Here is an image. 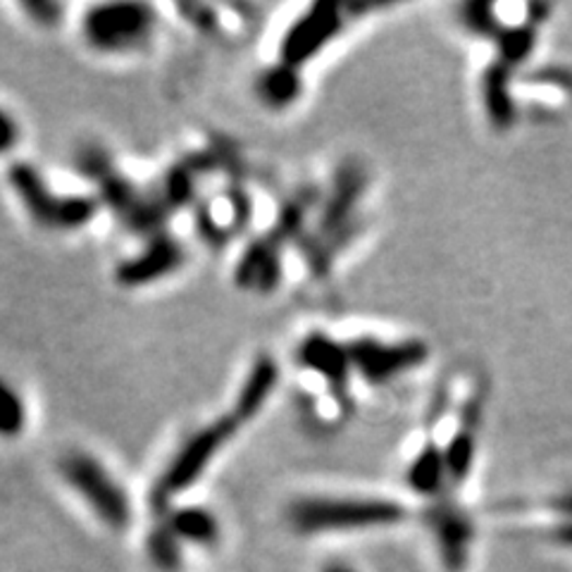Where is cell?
Returning a JSON list of instances; mask_svg holds the SVG:
<instances>
[{"label":"cell","instance_id":"obj_1","mask_svg":"<svg viewBox=\"0 0 572 572\" xmlns=\"http://www.w3.org/2000/svg\"><path fill=\"white\" fill-rule=\"evenodd\" d=\"M74 167L79 170V175L98 186L101 203L108 206L129 232L149 238L165 232L163 224L170 212L157 201L155 194H145L135 182L127 179L115 167L108 151H103L101 145H82L74 155Z\"/></svg>","mask_w":572,"mask_h":572},{"label":"cell","instance_id":"obj_2","mask_svg":"<svg viewBox=\"0 0 572 572\" xmlns=\"http://www.w3.org/2000/svg\"><path fill=\"white\" fill-rule=\"evenodd\" d=\"M8 182L26 215L48 232H79L98 212L96 198L56 194L42 172L30 163H12Z\"/></svg>","mask_w":572,"mask_h":572},{"label":"cell","instance_id":"obj_3","mask_svg":"<svg viewBox=\"0 0 572 572\" xmlns=\"http://www.w3.org/2000/svg\"><path fill=\"white\" fill-rule=\"evenodd\" d=\"M289 521L303 535L392 527L406 521V509L389 499H303L291 505Z\"/></svg>","mask_w":572,"mask_h":572},{"label":"cell","instance_id":"obj_4","mask_svg":"<svg viewBox=\"0 0 572 572\" xmlns=\"http://www.w3.org/2000/svg\"><path fill=\"white\" fill-rule=\"evenodd\" d=\"M236 428L238 422L232 416H224L186 439V442L177 448V454L167 463L161 480L155 482L151 497L153 503L163 509V505H167L172 499L179 497L182 491H186L201 480L203 472L208 470V465L220 454L222 446L234 436Z\"/></svg>","mask_w":572,"mask_h":572},{"label":"cell","instance_id":"obj_5","mask_svg":"<svg viewBox=\"0 0 572 572\" xmlns=\"http://www.w3.org/2000/svg\"><path fill=\"white\" fill-rule=\"evenodd\" d=\"M62 480L79 494L103 525L122 529L131 521V503L108 468L86 451H70L60 460Z\"/></svg>","mask_w":572,"mask_h":572},{"label":"cell","instance_id":"obj_6","mask_svg":"<svg viewBox=\"0 0 572 572\" xmlns=\"http://www.w3.org/2000/svg\"><path fill=\"white\" fill-rule=\"evenodd\" d=\"M155 10L145 3H103L84 15V36L89 46L103 52L139 50L151 42Z\"/></svg>","mask_w":572,"mask_h":572},{"label":"cell","instance_id":"obj_7","mask_svg":"<svg viewBox=\"0 0 572 572\" xmlns=\"http://www.w3.org/2000/svg\"><path fill=\"white\" fill-rule=\"evenodd\" d=\"M367 189V172L361 163L349 161L339 167L331 182V189L320 208V218H317L315 236L335 253L341 246L349 244V238L358 232V224L353 215L358 206H361Z\"/></svg>","mask_w":572,"mask_h":572},{"label":"cell","instance_id":"obj_8","mask_svg":"<svg viewBox=\"0 0 572 572\" xmlns=\"http://www.w3.org/2000/svg\"><path fill=\"white\" fill-rule=\"evenodd\" d=\"M349 346L353 372H358L372 387H384L394 380L424 365L430 349L424 341H384L377 337H358Z\"/></svg>","mask_w":572,"mask_h":572},{"label":"cell","instance_id":"obj_9","mask_svg":"<svg viewBox=\"0 0 572 572\" xmlns=\"http://www.w3.org/2000/svg\"><path fill=\"white\" fill-rule=\"evenodd\" d=\"M343 8L337 3H315L289 26L279 44V62L301 70L313 62L343 30Z\"/></svg>","mask_w":572,"mask_h":572},{"label":"cell","instance_id":"obj_10","mask_svg":"<svg viewBox=\"0 0 572 572\" xmlns=\"http://www.w3.org/2000/svg\"><path fill=\"white\" fill-rule=\"evenodd\" d=\"M424 523H428L434 547L446 572H463L470 563L472 544H475V523L460 505L436 499L428 511H424Z\"/></svg>","mask_w":572,"mask_h":572},{"label":"cell","instance_id":"obj_11","mask_svg":"<svg viewBox=\"0 0 572 572\" xmlns=\"http://www.w3.org/2000/svg\"><path fill=\"white\" fill-rule=\"evenodd\" d=\"M186 262V250L177 236L161 232L149 238L137 256H129L117 265L115 279L125 289H143L175 275Z\"/></svg>","mask_w":572,"mask_h":572},{"label":"cell","instance_id":"obj_12","mask_svg":"<svg viewBox=\"0 0 572 572\" xmlns=\"http://www.w3.org/2000/svg\"><path fill=\"white\" fill-rule=\"evenodd\" d=\"M299 365L311 370L313 375L323 377L329 392L335 394L339 401H349L353 375L349 346L331 339L329 335H323V331H313V335L305 337L299 346Z\"/></svg>","mask_w":572,"mask_h":572},{"label":"cell","instance_id":"obj_13","mask_svg":"<svg viewBox=\"0 0 572 572\" xmlns=\"http://www.w3.org/2000/svg\"><path fill=\"white\" fill-rule=\"evenodd\" d=\"M284 246L272 238L268 232L253 238L248 248L242 253L236 262L234 282L246 289L256 291V294H272V291L282 284L284 268H282Z\"/></svg>","mask_w":572,"mask_h":572},{"label":"cell","instance_id":"obj_14","mask_svg":"<svg viewBox=\"0 0 572 572\" xmlns=\"http://www.w3.org/2000/svg\"><path fill=\"white\" fill-rule=\"evenodd\" d=\"M277 384H279V365L275 363V358L260 355L258 361L250 365L242 389L236 394L232 418L238 424L250 422L265 406H268Z\"/></svg>","mask_w":572,"mask_h":572},{"label":"cell","instance_id":"obj_15","mask_svg":"<svg viewBox=\"0 0 572 572\" xmlns=\"http://www.w3.org/2000/svg\"><path fill=\"white\" fill-rule=\"evenodd\" d=\"M477 422H480V406L470 404L463 410V424L444 446L448 485H463L470 477L477 454Z\"/></svg>","mask_w":572,"mask_h":572},{"label":"cell","instance_id":"obj_16","mask_svg":"<svg viewBox=\"0 0 572 572\" xmlns=\"http://www.w3.org/2000/svg\"><path fill=\"white\" fill-rule=\"evenodd\" d=\"M408 487L416 494L424 499H442V491L448 485L444 446H436L434 442L424 444L420 454L408 465Z\"/></svg>","mask_w":572,"mask_h":572},{"label":"cell","instance_id":"obj_17","mask_svg":"<svg viewBox=\"0 0 572 572\" xmlns=\"http://www.w3.org/2000/svg\"><path fill=\"white\" fill-rule=\"evenodd\" d=\"M165 525L175 532L179 541L196 544V547H215L220 539L218 517L198 505H182L165 515Z\"/></svg>","mask_w":572,"mask_h":572},{"label":"cell","instance_id":"obj_18","mask_svg":"<svg viewBox=\"0 0 572 572\" xmlns=\"http://www.w3.org/2000/svg\"><path fill=\"white\" fill-rule=\"evenodd\" d=\"M482 98L491 125L499 129L513 125L515 105L511 96V68H505V65L499 60L494 65H489L482 79Z\"/></svg>","mask_w":572,"mask_h":572},{"label":"cell","instance_id":"obj_19","mask_svg":"<svg viewBox=\"0 0 572 572\" xmlns=\"http://www.w3.org/2000/svg\"><path fill=\"white\" fill-rule=\"evenodd\" d=\"M303 82L296 68H289L284 62L272 65L270 70H265L258 79V96L265 105H270L275 110L289 108L301 98Z\"/></svg>","mask_w":572,"mask_h":572},{"label":"cell","instance_id":"obj_20","mask_svg":"<svg viewBox=\"0 0 572 572\" xmlns=\"http://www.w3.org/2000/svg\"><path fill=\"white\" fill-rule=\"evenodd\" d=\"M494 42H497L499 62H503L505 68H517V65L525 62L532 56V50L537 46V26L532 22L501 26L499 34L494 36Z\"/></svg>","mask_w":572,"mask_h":572},{"label":"cell","instance_id":"obj_21","mask_svg":"<svg viewBox=\"0 0 572 572\" xmlns=\"http://www.w3.org/2000/svg\"><path fill=\"white\" fill-rule=\"evenodd\" d=\"M145 549H149L151 563L161 572H177L182 568V541L165 525V521L151 529Z\"/></svg>","mask_w":572,"mask_h":572},{"label":"cell","instance_id":"obj_22","mask_svg":"<svg viewBox=\"0 0 572 572\" xmlns=\"http://www.w3.org/2000/svg\"><path fill=\"white\" fill-rule=\"evenodd\" d=\"M26 428V406L20 392L0 377V436L15 439Z\"/></svg>","mask_w":572,"mask_h":572},{"label":"cell","instance_id":"obj_23","mask_svg":"<svg viewBox=\"0 0 572 572\" xmlns=\"http://www.w3.org/2000/svg\"><path fill=\"white\" fill-rule=\"evenodd\" d=\"M460 20L468 30L477 36H491L494 38L501 30L497 8L491 3H468L460 8Z\"/></svg>","mask_w":572,"mask_h":572},{"label":"cell","instance_id":"obj_24","mask_svg":"<svg viewBox=\"0 0 572 572\" xmlns=\"http://www.w3.org/2000/svg\"><path fill=\"white\" fill-rule=\"evenodd\" d=\"M22 10L30 15V20L44 30H52L62 22L65 8L58 3H50V0H34V3H22Z\"/></svg>","mask_w":572,"mask_h":572},{"label":"cell","instance_id":"obj_25","mask_svg":"<svg viewBox=\"0 0 572 572\" xmlns=\"http://www.w3.org/2000/svg\"><path fill=\"white\" fill-rule=\"evenodd\" d=\"M20 141V125L5 108H0V155L10 153Z\"/></svg>","mask_w":572,"mask_h":572},{"label":"cell","instance_id":"obj_26","mask_svg":"<svg viewBox=\"0 0 572 572\" xmlns=\"http://www.w3.org/2000/svg\"><path fill=\"white\" fill-rule=\"evenodd\" d=\"M551 539L565 549H572V521H563L551 529Z\"/></svg>","mask_w":572,"mask_h":572},{"label":"cell","instance_id":"obj_27","mask_svg":"<svg viewBox=\"0 0 572 572\" xmlns=\"http://www.w3.org/2000/svg\"><path fill=\"white\" fill-rule=\"evenodd\" d=\"M551 511L556 513H561L565 521H572V491H568V494H561V497H556L551 501Z\"/></svg>","mask_w":572,"mask_h":572},{"label":"cell","instance_id":"obj_28","mask_svg":"<svg viewBox=\"0 0 572 572\" xmlns=\"http://www.w3.org/2000/svg\"><path fill=\"white\" fill-rule=\"evenodd\" d=\"M323 572H355V570L349 568V565H343V563H335V565H327Z\"/></svg>","mask_w":572,"mask_h":572}]
</instances>
